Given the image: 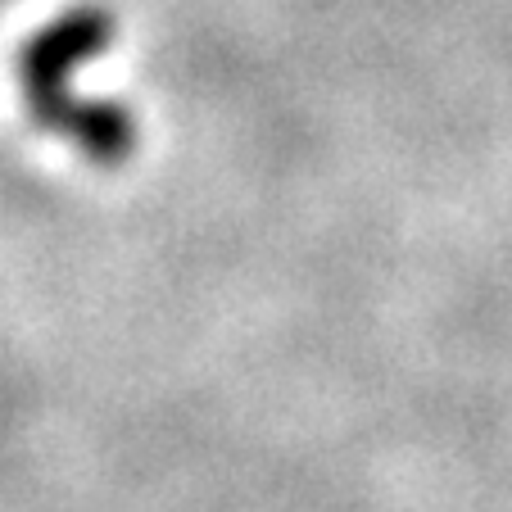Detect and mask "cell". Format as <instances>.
<instances>
[{
  "mask_svg": "<svg viewBox=\"0 0 512 512\" xmlns=\"http://www.w3.org/2000/svg\"><path fill=\"white\" fill-rule=\"evenodd\" d=\"M118 41V19L100 5H78L37 28L19 50V87L32 123L64 136L100 168H123L136 150V118L123 100H87L73 73Z\"/></svg>",
  "mask_w": 512,
  "mask_h": 512,
  "instance_id": "cell-1",
  "label": "cell"
}]
</instances>
